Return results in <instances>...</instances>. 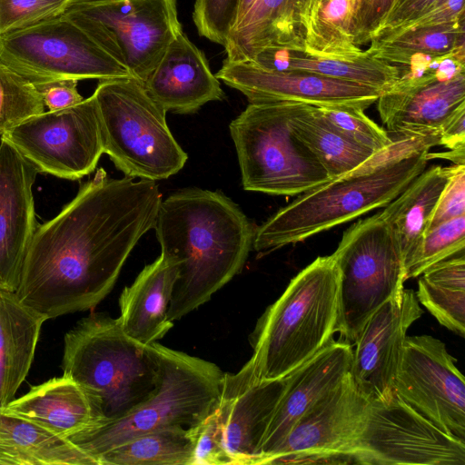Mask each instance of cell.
I'll return each instance as SVG.
<instances>
[{
    "mask_svg": "<svg viewBox=\"0 0 465 465\" xmlns=\"http://www.w3.org/2000/svg\"><path fill=\"white\" fill-rule=\"evenodd\" d=\"M64 15L144 82L182 31L176 0L71 2Z\"/></svg>",
    "mask_w": 465,
    "mask_h": 465,
    "instance_id": "obj_11",
    "label": "cell"
},
{
    "mask_svg": "<svg viewBox=\"0 0 465 465\" xmlns=\"http://www.w3.org/2000/svg\"><path fill=\"white\" fill-rule=\"evenodd\" d=\"M462 21H464V0H441L417 17L381 35H393L411 29L438 27Z\"/></svg>",
    "mask_w": 465,
    "mask_h": 465,
    "instance_id": "obj_42",
    "label": "cell"
},
{
    "mask_svg": "<svg viewBox=\"0 0 465 465\" xmlns=\"http://www.w3.org/2000/svg\"><path fill=\"white\" fill-rule=\"evenodd\" d=\"M422 313L416 293L403 289L385 302L361 331L353 343L350 373L370 402H388L394 396L407 331Z\"/></svg>",
    "mask_w": 465,
    "mask_h": 465,
    "instance_id": "obj_17",
    "label": "cell"
},
{
    "mask_svg": "<svg viewBox=\"0 0 465 465\" xmlns=\"http://www.w3.org/2000/svg\"><path fill=\"white\" fill-rule=\"evenodd\" d=\"M395 0H356L354 33L360 46L370 42Z\"/></svg>",
    "mask_w": 465,
    "mask_h": 465,
    "instance_id": "obj_43",
    "label": "cell"
},
{
    "mask_svg": "<svg viewBox=\"0 0 465 465\" xmlns=\"http://www.w3.org/2000/svg\"><path fill=\"white\" fill-rule=\"evenodd\" d=\"M310 0H255L230 31L226 60L254 62L268 52H303L305 13Z\"/></svg>",
    "mask_w": 465,
    "mask_h": 465,
    "instance_id": "obj_23",
    "label": "cell"
},
{
    "mask_svg": "<svg viewBox=\"0 0 465 465\" xmlns=\"http://www.w3.org/2000/svg\"><path fill=\"white\" fill-rule=\"evenodd\" d=\"M160 381L153 394L125 416L93 425L68 440L97 463V457L136 436L189 427L215 407L223 371L214 363L153 342Z\"/></svg>",
    "mask_w": 465,
    "mask_h": 465,
    "instance_id": "obj_6",
    "label": "cell"
},
{
    "mask_svg": "<svg viewBox=\"0 0 465 465\" xmlns=\"http://www.w3.org/2000/svg\"><path fill=\"white\" fill-rule=\"evenodd\" d=\"M440 1L441 0H395L371 39L398 28Z\"/></svg>",
    "mask_w": 465,
    "mask_h": 465,
    "instance_id": "obj_45",
    "label": "cell"
},
{
    "mask_svg": "<svg viewBox=\"0 0 465 465\" xmlns=\"http://www.w3.org/2000/svg\"><path fill=\"white\" fill-rule=\"evenodd\" d=\"M215 76L249 103L296 102L316 107L365 110L381 92L359 84L297 70H275L252 62L224 59Z\"/></svg>",
    "mask_w": 465,
    "mask_h": 465,
    "instance_id": "obj_16",
    "label": "cell"
},
{
    "mask_svg": "<svg viewBox=\"0 0 465 465\" xmlns=\"http://www.w3.org/2000/svg\"><path fill=\"white\" fill-rule=\"evenodd\" d=\"M291 124L296 136L312 151L331 179L356 168L374 153L334 130L315 106L298 104Z\"/></svg>",
    "mask_w": 465,
    "mask_h": 465,
    "instance_id": "obj_32",
    "label": "cell"
},
{
    "mask_svg": "<svg viewBox=\"0 0 465 465\" xmlns=\"http://www.w3.org/2000/svg\"><path fill=\"white\" fill-rule=\"evenodd\" d=\"M440 144L450 150L465 145V105L457 109L441 125Z\"/></svg>",
    "mask_w": 465,
    "mask_h": 465,
    "instance_id": "obj_46",
    "label": "cell"
},
{
    "mask_svg": "<svg viewBox=\"0 0 465 465\" xmlns=\"http://www.w3.org/2000/svg\"><path fill=\"white\" fill-rule=\"evenodd\" d=\"M369 406L349 372L302 415L266 464L337 463V459L360 463L356 447Z\"/></svg>",
    "mask_w": 465,
    "mask_h": 465,
    "instance_id": "obj_14",
    "label": "cell"
},
{
    "mask_svg": "<svg viewBox=\"0 0 465 465\" xmlns=\"http://www.w3.org/2000/svg\"><path fill=\"white\" fill-rule=\"evenodd\" d=\"M162 200L155 181L111 178L99 168L55 217L38 224L16 298L47 320L94 308L154 228Z\"/></svg>",
    "mask_w": 465,
    "mask_h": 465,
    "instance_id": "obj_1",
    "label": "cell"
},
{
    "mask_svg": "<svg viewBox=\"0 0 465 465\" xmlns=\"http://www.w3.org/2000/svg\"><path fill=\"white\" fill-rule=\"evenodd\" d=\"M72 0H0V36L63 15Z\"/></svg>",
    "mask_w": 465,
    "mask_h": 465,
    "instance_id": "obj_38",
    "label": "cell"
},
{
    "mask_svg": "<svg viewBox=\"0 0 465 465\" xmlns=\"http://www.w3.org/2000/svg\"><path fill=\"white\" fill-rule=\"evenodd\" d=\"M455 165L423 170L379 213L392 228L401 251L404 269L425 233L440 195Z\"/></svg>",
    "mask_w": 465,
    "mask_h": 465,
    "instance_id": "obj_27",
    "label": "cell"
},
{
    "mask_svg": "<svg viewBox=\"0 0 465 465\" xmlns=\"http://www.w3.org/2000/svg\"><path fill=\"white\" fill-rule=\"evenodd\" d=\"M1 410L66 439L96 424L87 395L65 374L32 387Z\"/></svg>",
    "mask_w": 465,
    "mask_h": 465,
    "instance_id": "obj_25",
    "label": "cell"
},
{
    "mask_svg": "<svg viewBox=\"0 0 465 465\" xmlns=\"http://www.w3.org/2000/svg\"><path fill=\"white\" fill-rule=\"evenodd\" d=\"M443 341L406 336L395 394L440 430L465 441V380Z\"/></svg>",
    "mask_w": 465,
    "mask_h": 465,
    "instance_id": "obj_15",
    "label": "cell"
},
{
    "mask_svg": "<svg viewBox=\"0 0 465 465\" xmlns=\"http://www.w3.org/2000/svg\"><path fill=\"white\" fill-rule=\"evenodd\" d=\"M38 173L78 180L94 171L104 153L93 95L61 110L31 116L1 135Z\"/></svg>",
    "mask_w": 465,
    "mask_h": 465,
    "instance_id": "obj_12",
    "label": "cell"
},
{
    "mask_svg": "<svg viewBox=\"0 0 465 465\" xmlns=\"http://www.w3.org/2000/svg\"><path fill=\"white\" fill-rule=\"evenodd\" d=\"M296 102L249 103L229 130L246 191L295 196L331 179L294 134Z\"/></svg>",
    "mask_w": 465,
    "mask_h": 465,
    "instance_id": "obj_8",
    "label": "cell"
},
{
    "mask_svg": "<svg viewBox=\"0 0 465 465\" xmlns=\"http://www.w3.org/2000/svg\"><path fill=\"white\" fill-rule=\"evenodd\" d=\"M356 455L363 464L465 465V441L394 394L388 402H370Z\"/></svg>",
    "mask_w": 465,
    "mask_h": 465,
    "instance_id": "obj_13",
    "label": "cell"
},
{
    "mask_svg": "<svg viewBox=\"0 0 465 465\" xmlns=\"http://www.w3.org/2000/svg\"><path fill=\"white\" fill-rule=\"evenodd\" d=\"M104 153L126 177L158 181L183 169L187 153L166 123V112L135 77L99 82L94 94Z\"/></svg>",
    "mask_w": 465,
    "mask_h": 465,
    "instance_id": "obj_7",
    "label": "cell"
},
{
    "mask_svg": "<svg viewBox=\"0 0 465 465\" xmlns=\"http://www.w3.org/2000/svg\"><path fill=\"white\" fill-rule=\"evenodd\" d=\"M84 1H93V0H72V2H84Z\"/></svg>",
    "mask_w": 465,
    "mask_h": 465,
    "instance_id": "obj_49",
    "label": "cell"
},
{
    "mask_svg": "<svg viewBox=\"0 0 465 465\" xmlns=\"http://www.w3.org/2000/svg\"><path fill=\"white\" fill-rule=\"evenodd\" d=\"M356 168L318 185L256 229L255 251H273L346 223L396 198L427 166L439 134L391 138Z\"/></svg>",
    "mask_w": 465,
    "mask_h": 465,
    "instance_id": "obj_3",
    "label": "cell"
},
{
    "mask_svg": "<svg viewBox=\"0 0 465 465\" xmlns=\"http://www.w3.org/2000/svg\"><path fill=\"white\" fill-rule=\"evenodd\" d=\"M187 433L193 445V465H232L217 404L205 418L189 427Z\"/></svg>",
    "mask_w": 465,
    "mask_h": 465,
    "instance_id": "obj_39",
    "label": "cell"
},
{
    "mask_svg": "<svg viewBox=\"0 0 465 465\" xmlns=\"http://www.w3.org/2000/svg\"><path fill=\"white\" fill-rule=\"evenodd\" d=\"M161 254L178 266L167 318L180 320L241 272L256 229L230 198L188 188L162 200L154 225Z\"/></svg>",
    "mask_w": 465,
    "mask_h": 465,
    "instance_id": "obj_2",
    "label": "cell"
},
{
    "mask_svg": "<svg viewBox=\"0 0 465 465\" xmlns=\"http://www.w3.org/2000/svg\"><path fill=\"white\" fill-rule=\"evenodd\" d=\"M460 215H465V165H455L437 202L427 232Z\"/></svg>",
    "mask_w": 465,
    "mask_h": 465,
    "instance_id": "obj_41",
    "label": "cell"
},
{
    "mask_svg": "<svg viewBox=\"0 0 465 465\" xmlns=\"http://www.w3.org/2000/svg\"><path fill=\"white\" fill-rule=\"evenodd\" d=\"M143 84L166 113L193 114L206 103L225 97L204 54L183 30L169 44Z\"/></svg>",
    "mask_w": 465,
    "mask_h": 465,
    "instance_id": "obj_22",
    "label": "cell"
},
{
    "mask_svg": "<svg viewBox=\"0 0 465 465\" xmlns=\"http://www.w3.org/2000/svg\"><path fill=\"white\" fill-rule=\"evenodd\" d=\"M356 0H310L304 20L306 56L354 58L363 54L356 43Z\"/></svg>",
    "mask_w": 465,
    "mask_h": 465,
    "instance_id": "obj_30",
    "label": "cell"
},
{
    "mask_svg": "<svg viewBox=\"0 0 465 465\" xmlns=\"http://www.w3.org/2000/svg\"><path fill=\"white\" fill-rule=\"evenodd\" d=\"M177 278L176 262L160 254L131 285L124 288L119 297L118 319L129 337L150 345L173 326L167 312Z\"/></svg>",
    "mask_w": 465,
    "mask_h": 465,
    "instance_id": "obj_24",
    "label": "cell"
},
{
    "mask_svg": "<svg viewBox=\"0 0 465 465\" xmlns=\"http://www.w3.org/2000/svg\"><path fill=\"white\" fill-rule=\"evenodd\" d=\"M47 319L0 289V409L11 402L31 368Z\"/></svg>",
    "mask_w": 465,
    "mask_h": 465,
    "instance_id": "obj_26",
    "label": "cell"
},
{
    "mask_svg": "<svg viewBox=\"0 0 465 465\" xmlns=\"http://www.w3.org/2000/svg\"><path fill=\"white\" fill-rule=\"evenodd\" d=\"M339 317V270L319 256L289 282L250 336L260 381L283 379L332 341Z\"/></svg>",
    "mask_w": 465,
    "mask_h": 465,
    "instance_id": "obj_5",
    "label": "cell"
},
{
    "mask_svg": "<svg viewBox=\"0 0 465 465\" xmlns=\"http://www.w3.org/2000/svg\"><path fill=\"white\" fill-rule=\"evenodd\" d=\"M61 367L87 395L96 424L128 414L153 394L160 381L153 343L132 339L118 318L105 313L83 318L65 333Z\"/></svg>",
    "mask_w": 465,
    "mask_h": 465,
    "instance_id": "obj_4",
    "label": "cell"
},
{
    "mask_svg": "<svg viewBox=\"0 0 465 465\" xmlns=\"http://www.w3.org/2000/svg\"><path fill=\"white\" fill-rule=\"evenodd\" d=\"M240 0H195L193 19L198 34L224 46L236 21Z\"/></svg>",
    "mask_w": 465,
    "mask_h": 465,
    "instance_id": "obj_40",
    "label": "cell"
},
{
    "mask_svg": "<svg viewBox=\"0 0 465 465\" xmlns=\"http://www.w3.org/2000/svg\"><path fill=\"white\" fill-rule=\"evenodd\" d=\"M316 111L334 130L373 153L392 140L388 132L370 119L361 108L316 107Z\"/></svg>",
    "mask_w": 465,
    "mask_h": 465,
    "instance_id": "obj_37",
    "label": "cell"
},
{
    "mask_svg": "<svg viewBox=\"0 0 465 465\" xmlns=\"http://www.w3.org/2000/svg\"><path fill=\"white\" fill-rule=\"evenodd\" d=\"M365 51L393 65L407 66L419 54L440 55L464 46V21L377 36Z\"/></svg>",
    "mask_w": 465,
    "mask_h": 465,
    "instance_id": "obj_34",
    "label": "cell"
},
{
    "mask_svg": "<svg viewBox=\"0 0 465 465\" xmlns=\"http://www.w3.org/2000/svg\"><path fill=\"white\" fill-rule=\"evenodd\" d=\"M275 70H297L366 85L381 93L400 77V68L365 51L354 58L298 56L291 52L263 53L252 62Z\"/></svg>",
    "mask_w": 465,
    "mask_h": 465,
    "instance_id": "obj_29",
    "label": "cell"
},
{
    "mask_svg": "<svg viewBox=\"0 0 465 465\" xmlns=\"http://www.w3.org/2000/svg\"><path fill=\"white\" fill-rule=\"evenodd\" d=\"M37 170L10 143H0V289L15 292L38 226L33 185Z\"/></svg>",
    "mask_w": 465,
    "mask_h": 465,
    "instance_id": "obj_20",
    "label": "cell"
},
{
    "mask_svg": "<svg viewBox=\"0 0 465 465\" xmlns=\"http://www.w3.org/2000/svg\"><path fill=\"white\" fill-rule=\"evenodd\" d=\"M78 81L61 80L35 84L48 111L74 106L84 100L77 89Z\"/></svg>",
    "mask_w": 465,
    "mask_h": 465,
    "instance_id": "obj_44",
    "label": "cell"
},
{
    "mask_svg": "<svg viewBox=\"0 0 465 465\" xmlns=\"http://www.w3.org/2000/svg\"><path fill=\"white\" fill-rule=\"evenodd\" d=\"M0 464L96 465L68 439L0 409Z\"/></svg>",
    "mask_w": 465,
    "mask_h": 465,
    "instance_id": "obj_28",
    "label": "cell"
},
{
    "mask_svg": "<svg viewBox=\"0 0 465 465\" xmlns=\"http://www.w3.org/2000/svg\"><path fill=\"white\" fill-rule=\"evenodd\" d=\"M377 102L381 122L394 138L440 135L441 125L465 105V73L446 81L432 74H400Z\"/></svg>",
    "mask_w": 465,
    "mask_h": 465,
    "instance_id": "obj_19",
    "label": "cell"
},
{
    "mask_svg": "<svg viewBox=\"0 0 465 465\" xmlns=\"http://www.w3.org/2000/svg\"><path fill=\"white\" fill-rule=\"evenodd\" d=\"M255 0H240L234 25L242 18ZM233 25V26H234ZM232 30V29H231Z\"/></svg>",
    "mask_w": 465,
    "mask_h": 465,
    "instance_id": "obj_48",
    "label": "cell"
},
{
    "mask_svg": "<svg viewBox=\"0 0 465 465\" xmlns=\"http://www.w3.org/2000/svg\"><path fill=\"white\" fill-rule=\"evenodd\" d=\"M465 215L444 222L429 230L405 265L406 280L419 277L435 263L464 252Z\"/></svg>",
    "mask_w": 465,
    "mask_h": 465,
    "instance_id": "obj_35",
    "label": "cell"
},
{
    "mask_svg": "<svg viewBox=\"0 0 465 465\" xmlns=\"http://www.w3.org/2000/svg\"><path fill=\"white\" fill-rule=\"evenodd\" d=\"M352 345L331 341L286 376V386L263 437L260 464H266L302 415L350 372Z\"/></svg>",
    "mask_w": 465,
    "mask_h": 465,
    "instance_id": "obj_21",
    "label": "cell"
},
{
    "mask_svg": "<svg viewBox=\"0 0 465 465\" xmlns=\"http://www.w3.org/2000/svg\"><path fill=\"white\" fill-rule=\"evenodd\" d=\"M98 465H193L187 429L153 430L124 441L97 457Z\"/></svg>",
    "mask_w": 465,
    "mask_h": 465,
    "instance_id": "obj_33",
    "label": "cell"
},
{
    "mask_svg": "<svg viewBox=\"0 0 465 465\" xmlns=\"http://www.w3.org/2000/svg\"><path fill=\"white\" fill-rule=\"evenodd\" d=\"M436 158L450 160L454 165H465V145L455 147L448 152L428 153V161Z\"/></svg>",
    "mask_w": 465,
    "mask_h": 465,
    "instance_id": "obj_47",
    "label": "cell"
},
{
    "mask_svg": "<svg viewBox=\"0 0 465 465\" xmlns=\"http://www.w3.org/2000/svg\"><path fill=\"white\" fill-rule=\"evenodd\" d=\"M0 61L33 84L134 77L124 64L64 14L1 35Z\"/></svg>",
    "mask_w": 465,
    "mask_h": 465,
    "instance_id": "obj_10",
    "label": "cell"
},
{
    "mask_svg": "<svg viewBox=\"0 0 465 465\" xmlns=\"http://www.w3.org/2000/svg\"><path fill=\"white\" fill-rule=\"evenodd\" d=\"M45 112L35 84L0 61V135Z\"/></svg>",
    "mask_w": 465,
    "mask_h": 465,
    "instance_id": "obj_36",
    "label": "cell"
},
{
    "mask_svg": "<svg viewBox=\"0 0 465 465\" xmlns=\"http://www.w3.org/2000/svg\"><path fill=\"white\" fill-rule=\"evenodd\" d=\"M418 302L442 326L463 337L465 332L464 252L435 263L418 281Z\"/></svg>",
    "mask_w": 465,
    "mask_h": 465,
    "instance_id": "obj_31",
    "label": "cell"
},
{
    "mask_svg": "<svg viewBox=\"0 0 465 465\" xmlns=\"http://www.w3.org/2000/svg\"><path fill=\"white\" fill-rule=\"evenodd\" d=\"M332 256L339 270L337 332L352 345L370 317L404 289L403 258L379 213L352 223Z\"/></svg>",
    "mask_w": 465,
    "mask_h": 465,
    "instance_id": "obj_9",
    "label": "cell"
},
{
    "mask_svg": "<svg viewBox=\"0 0 465 465\" xmlns=\"http://www.w3.org/2000/svg\"><path fill=\"white\" fill-rule=\"evenodd\" d=\"M285 386L286 378L260 381L252 359L236 373L223 372L217 405L232 465L260 464L261 445Z\"/></svg>",
    "mask_w": 465,
    "mask_h": 465,
    "instance_id": "obj_18",
    "label": "cell"
}]
</instances>
